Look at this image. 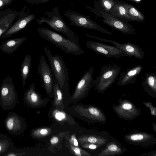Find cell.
Wrapping results in <instances>:
<instances>
[{"label": "cell", "instance_id": "1", "mask_svg": "<svg viewBox=\"0 0 156 156\" xmlns=\"http://www.w3.org/2000/svg\"><path fill=\"white\" fill-rule=\"evenodd\" d=\"M37 31L42 38L51 42L68 54L79 55L84 53L78 43L74 42L48 28L38 27Z\"/></svg>", "mask_w": 156, "mask_h": 156}, {"label": "cell", "instance_id": "2", "mask_svg": "<svg viewBox=\"0 0 156 156\" xmlns=\"http://www.w3.org/2000/svg\"><path fill=\"white\" fill-rule=\"evenodd\" d=\"M46 16H41L36 20L37 23L41 25L45 23L55 31L64 34L71 41L78 43L77 35L68 26L59 13L58 6L55 7L51 12H46Z\"/></svg>", "mask_w": 156, "mask_h": 156}, {"label": "cell", "instance_id": "3", "mask_svg": "<svg viewBox=\"0 0 156 156\" xmlns=\"http://www.w3.org/2000/svg\"><path fill=\"white\" fill-rule=\"evenodd\" d=\"M44 50L55 80L63 93H67L69 90V79L68 69L64 62L59 55L55 54L53 55L47 47H44Z\"/></svg>", "mask_w": 156, "mask_h": 156}, {"label": "cell", "instance_id": "4", "mask_svg": "<svg viewBox=\"0 0 156 156\" xmlns=\"http://www.w3.org/2000/svg\"><path fill=\"white\" fill-rule=\"evenodd\" d=\"M121 69V67L115 64L103 66L99 75L93 80V85L98 92L104 93L110 87L118 77Z\"/></svg>", "mask_w": 156, "mask_h": 156}, {"label": "cell", "instance_id": "5", "mask_svg": "<svg viewBox=\"0 0 156 156\" xmlns=\"http://www.w3.org/2000/svg\"><path fill=\"white\" fill-rule=\"evenodd\" d=\"M17 94L12 79L6 77L2 81L0 88V106L3 110H10L16 105Z\"/></svg>", "mask_w": 156, "mask_h": 156}, {"label": "cell", "instance_id": "6", "mask_svg": "<svg viewBox=\"0 0 156 156\" xmlns=\"http://www.w3.org/2000/svg\"><path fill=\"white\" fill-rule=\"evenodd\" d=\"M73 109L75 115L87 122L102 125L105 124L107 122L103 111L96 106L77 105L73 106Z\"/></svg>", "mask_w": 156, "mask_h": 156}, {"label": "cell", "instance_id": "7", "mask_svg": "<svg viewBox=\"0 0 156 156\" xmlns=\"http://www.w3.org/2000/svg\"><path fill=\"white\" fill-rule=\"evenodd\" d=\"M64 15L70 20V24L71 25L96 30L109 35L112 34L90 19L89 16H85L73 11L66 12Z\"/></svg>", "mask_w": 156, "mask_h": 156}, {"label": "cell", "instance_id": "8", "mask_svg": "<svg viewBox=\"0 0 156 156\" xmlns=\"http://www.w3.org/2000/svg\"><path fill=\"white\" fill-rule=\"evenodd\" d=\"M94 68L90 67L81 77L77 84L71 99L74 104L85 98L93 85Z\"/></svg>", "mask_w": 156, "mask_h": 156}, {"label": "cell", "instance_id": "9", "mask_svg": "<svg viewBox=\"0 0 156 156\" xmlns=\"http://www.w3.org/2000/svg\"><path fill=\"white\" fill-rule=\"evenodd\" d=\"M118 104H112L113 109L120 118L127 120H132L139 116L141 109L137 108L132 102L127 99H119Z\"/></svg>", "mask_w": 156, "mask_h": 156}, {"label": "cell", "instance_id": "10", "mask_svg": "<svg viewBox=\"0 0 156 156\" xmlns=\"http://www.w3.org/2000/svg\"><path fill=\"white\" fill-rule=\"evenodd\" d=\"M37 72L41 79L46 92L49 97L52 98L54 95L55 79L51 67L43 54L39 60Z\"/></svg>", "mask_w": 156, "mask_h": 156}, {"label": "cell", "instance_id": "11", "mask_svg": "<svg viewBox=\"0 0 156 156\" xmlns=\"http://www.w3.org/2000/svg\"><path fill=\"white\" fill-rule=\"evenodd\" d=\"M124 139L130 144L146 148L151 147L156 143V138L153 135L136 130H133L125 135Z\"/></svg>", "mask_w": 156, "mask_h": 156}, {"label": "cell", "instance_id": "12", "mask_svg": "<svg viewBox=\"0 0 156 156\" xmlns=\"http://www.w3.org/2000/svg\"><path fill=\"white\" fill-rule=\"evenodd\" d=\"M86 44L87 48L107 58H119L128 56L123 51L115 46L94 41H87Z\"/></svg>", "mask_w": 156, "mask_h": 156}, {"label": "cell", "instance_id": "13", "mask_svg": "<svg viewBox=\"0 0 156 156\" xmlns=\"http://www.w3.org/2000/svg\"><path fill=\"white\" fill-rule=\"evenodd\" d=\"M100 15L103 18L101 21L114 30L127 34H135L134 28L126 21L119 19L103 11L100 12Z\"/></svg>", "mask_w": 156, "mask_h": 156}, {"label": "cell", "instance_id": "14", "mask_svg": "<svg viewBox=\"0 0 156 156\" xmlns=\"http://www.w3.org/2000/svg\"><path fill=\"white\" fill-rule=\"evenodd\" d=\"M85 34L88 37L114 44L115 46L123 51L129 57L134 56L136 58L141 60L144 56L145 54L143 49L136 44L130 42L121 44L114 41L95 37L87 33H85Z\"/></svg>", "mask_w": 156, "mask_h": 156}, {"label": "cell", "instance_id": "15", "mask_svg": "<svg viewBox=\"0 0 156 156\" xmlns=\"http://www.w3.org/2000/svg\"><path fill=\"white\" fill-rule=\"evenodd\" d=\"M26 6L24 5L22 10L19 12L17 21L0 37L6 38L19 32L24 28L28 24L36 17L34 13H29L26 11Z\"/></svg>", "mask_w": 156, "mask_h": 156}, {"label": "cell", "instance_id": "16", "mask_svg": "<svg viewBox=\"0 0 156 156\" xmlns=\"http://www.w3.org/2000/svg\"><path fill=\"white\" fill-rule=\"evenodd\" d=\"M4 123L7 131L10 134L14 135L22 134L26 127L25 119L18 114L12 112L8 113Z\"/></svg>", "mask_w": 156, "mask_h": 156}, {"label": "cell", "instance_id": "17", "mask_svg": "<svg viewBox=\"0 0 156 156\" xmlns=\"http://www.w3.org/2000/svg\"><path fill=\"white\" fill-rule=\"evenodd\" d=\"M112 137L107 132L95 131L91 133L80 136L77 138V140L80 144L89 143L104 146Z\"/></svg>", "mask_w": 156, "mask_h": 156}, {"label": "cell", "instance_id": "18", "mask_svg": "<svg viewBox=\"0 0 156 156\" xmlns=\"http://www.w3.org/2000/svg\"><path fill=\"white\" fill-rule=\"evenodd\" d=\"M36 83L33 82L25 92L23 100L27 105L31 108H37L46 105L47 100L43 99L41 95L35 89Z\"/></svg>", "mask_w": 156, "mask_h": 156}, {"label": "cell", "instance_id": "19", "mask_svg": "<svg viewBox=\"0 0 156 156\" xmlns=\"http://www.w3.org/2000/svg\"><path fill=\"white\" fill-rule=\"evenodd\" d=\"M126 151V148L116 139L112 137L106 144L98 151L96 155H119L124 154Z\"/></svg>", "mask_w": 156, "mask_h": 156}, {"label": "cell", "instance_id": "20", "mask_svg": "<svg viewBox=\"0 0 156 156\" xmlns=\"http://www.w3.org/2000/svg\"><path fill=\"white\" fill-rule=\"evenodd\" d=\"M143 67L138 65L122 72L117 79V85L123 86L135 83Z\"/></svg>", "mask_w": 156, "mask_h": 156}, {"label": "cell", "instance_id": "21", "mask_svg": "<svg viewBox=\"0 0 156 156\" xmlns=\"http://www.w3.org/2000/svg\"><path fill=\"white\" fill-rule=\"evenodd\" d=\"M19 12L10 9L0 10V37L11 26Z\"/></svg>", "mask_w": 156, "mask_h": 156}, {"label": "cell", "instance_id": "22", "mask_svg": "<svg viewBox=\"0 0 156 156\" xmlns=\"http://www.w3.org/2000/svg\"><path fill=\"white\" fill-rule=\"evenodd\" d=\"M144 91L152 98H156V74L147 73L142 83Z\"/></svg>", "mask_w": 156, "mask_h": 156}, {"label": "cell", "instance_id": "23", "mask_svg": "<svg viewBox=\"0 0 156 156\" xmlns=\"http://www.w3.org/2000/svg\"><path fill=\"white\" fill-rule=\"evenodd\" d=\"M27 38L24 37L9 39L0 45V50L8 54L13 53L25 41Z\"/></svg>", "mask_w": 156, "mask_h": 156}, {"label": "cell", "instance_id": "24", "mask_svg": "<svg viewBox=\"0 0 156 156\" xmlns=\"http://www.w3.org/2000/svg\"><path fill=\"white\" fill-rule=\"evenodd\" d=\"M123 2L119 1L115 4L110 10L109 13L116 18L125 19L127 21L136 22L135 19L127 13Z\"/></svg>", "mask_w": 156, "mask_h": 156}, {"label": "cell", "instance_id": "25", "mask_svg": "<svg viewBox=\"0 0 156 156\" xmlns=\"http://www.w3.org/2000/svg\"><path fill=\"white\" fill-rule=\"evenodd\" d=\"M31 59L30 55H26L21 65L20 69L23 87H24L26 80L30 74Z\"/></svg>", "mask_w": 156, "mask_h": 156}, {"label": "cell", "instance_id": "26", "mask_svg": "<svg viewBox=\"0 0 156 156\" xmlns=\"http://www.w3.org/2000/svg\"><path fill=\"white\" fill-rule=\"evenodd\" d=\"M14 148L12 140L6 135L0 133V156H4Z\"/></svg>", "mask_w": 156, "mask_h": 156}, {"label": "cell", "instance_id": "27", "mask_svg": "<svg viewBox=\"0 0 156 156\" xmlns=\"http://www.w3.org/2000/svg\"><path fill=\"white\" fill-rule=\"evenodd\" d=\"M123 5L126 9L127 13L133 18L136 22H142L144 21L145 16L136 7L125 2H123Z\"/></svg>", "mask_w": 156, "mask_h": 156}, {"label": "cell", "instance_id": "28", "mask_svg": "<svg viewBox=\"0 0 156 156\" xmlns=\"http://www.w3.org/2000/svg\"><path fill=\"white\" fill-rule=\"evenodd\" d=\"M63 93L55 80L54 87V103L57 109L62 110L64 108L63 103Z\"/></svg>", "mask_w": 156, "mask_h": 156}, {"label": "cell", "instance_id": "29", "mask_svg": "<svg viewBox=\"0 0 156 156\" xmlns=\"http://www.w3.org/2000/svg\"><path fill=\"white\" fill-rule=\"evenodd\" d=\"M53 112V115L55 119L60 122H67L69 123H74L75 121L69 115L61 110L55 109Z\"/></svg>", "mask_w": 156, "mask_h": 156}, {"label": "cell", "instance_id": "30", "mask_svg": "<svg viewBox=\"0 0 156 156\" xmlns=\"http://www.w3.org/2000/svg\"><path fill=\"white\" fill-rule=\"evenodd\" d=\"M51 129L42 128L34 129L31 132V136L34 138H40L47 136L51 133Z\"/></svg>", "mask_w": 156, "mask_h": 156}, {"label": "cell", "instance_id": "31", "mask_svg": "<svg viewBox=\"0 0 156 156\" xmlns=\"http://www.w3.org/2000/svg\"><path fill=\"white\" fill-rule=\"evenodd\" d=\"M101 6L105 12L109 13L111 8L115 4L118 2L119 0H99Z\"/></svg>", "mask_w": 156, "mask_h": 156}, {"label": "cell", "instance_id": "32", "mask_svg": "<svg viewBox=\"0 0 156 156\" xmlns=\"http://www.w3.org/2000/svg\"><path fill=\"white\" fill-rule=\"evenodd\" d=\"M69 149L74 155L78 156H90L91 155L90 153L79 147L73 146L69 144Z\"/></svg>", "mask_w": 156, "mask_h": 156}, {"label": "cell", "instance_id": "33", "mask_svg": "<svg viewBox=\"0 0 156 156\" xmlns=\"http://www.w3.org/2000/svg\"><path fill=\"white\" fill-rule=\"evenodd\" d=\"M80 145L82 147L84 148L93 150H98V151L104 146H101L97 144L89 143H84L81 144Z\"/></svg>", "mask_w": 156, "mask_h": 156}, {"label": "cell", "instance_id": "34", "mask_svg": "<svg viewBox=\"0 0 156 156\" xmlns=\"http://www.w3.org/2000/svg\"><path fill=\"white\" fill-rule=\"evenodd\" d=\"M143 104L147 107L150 108L151 114L154 116L156 115V107L153 106L151 102L148 101L143 102Z\"/></svg>", "mask_w": 156, "mask_h": 156}, {"label": "cell", "instance_id": "35", "mask_svg": "<svg viewBox=\"0 0 156 156\" xmlns=\"http://www.w3.org/2000/svg\"><path fill=\"white\" fill-rule=\"evenodd\" d=\"M69 144L74 146L79 147V143L75 134H73L68 139Z\"/></svg>", "mask_w": 156, "mask_h": 156}, {"label": "cell", "instance_id": "36", "mask_svg": "<svg viewBox=\"0 0 156 156\" xmlns=\"http://www.w3.org/2000/svg\"><path fill=\"white\" fill-rule=\"evenodd\" d=\"M13 0H0V10H2L5 6L10 5Z\"/></svg>", "mask_w": 156, "mask_h": 156}, {"label": "cell", "instance_id": "37", "mask_svg": "<svg viewBox=\"0 0 156 156\" xmlns=\"http://www.w3.org/2000/svg\"><path fill=\"white\" fill-rule=\"evenodd\" d=\"M28 3L31 5H38L46 3L51 0H25Z\"/></svg>", "mask_w": 156, "mask_h": 156}, {"label": "cell", "instance_id": "38", "mask_svg": "<svg viewBox=\"0 0 156 156\" xmlns=\"http://www.w3.org/2000/svg\"><path fill=\"white\" fill-rule=\"evenodd\" d=\"M58 141V138L57 136H55L51 138L50 140V142L52 144H55L57 143Z\"/></svg>", "mask_w": 156, "mask_h": 156}, {"label": "cell", "instance_id": "39", "mask_svg": "<svg viewBox=\"0 0 156 156\" xmlns=\"http://www.w3.org/2000/svg\"><path fill=\"white\" fill-rule=\"evenodd\" d=\"M140 155L145 156H156V151L155 150L154 151H153L151 152L143 154H141Z\"/></svg>", "mask_w": 156, "mask_h": 156}, {"label": "cell", "instance_id": "40", "mask_svg": "<svg viewBox=\"0 0 156 156\" xmlns=\"http://www.w3.org/2000/svg\"><path fill=\"white\" fill-rule=\"evenodd\" d=\"M126 1H131L136 3H141V1L142 0H125Z\"/></svg>", "mask_w": 156, "mask_h": 156}, {"label": "cell", "instance_id": "41", "mask_svg": "<svg viewBox=\"0 0 156 156\" xmlns=\"http://www.w3.org/2000/svg\"><path fill=\"white\" fill-rule=\"evenodd\" d=\"M152 126L153 129L154 130L155 133H156V124L154 122L152 123Z\"/></svg>", "mask_w": 156, "mask_h": 156}]
</instances>
